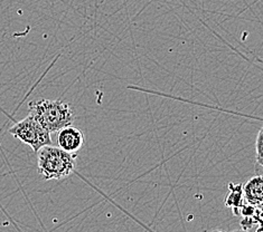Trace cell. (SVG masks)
Returning a JSON list of instances; mask_svg holds the SVG:
<instances>
[{
    "label": "cell",
    "mask_w": 263,
    "mask_h": 232,
    "mask_svg": "<svg viewBox=\"0 0 263 232\" xmlns=\"http://www.w3.org/2000/svg\"><path fill=\"white\" fill-rule=\"evenodd\" d=\"M32 115L49 134L56 133L74 122V112L70 104L62 99L42 98L29 103Z\"/></svg>",
    "instance_id": "cell-1"
},
{
    "label": "cell",
    "mask_w": 263,
    "mask_h": 232,
    "mask_svg": "<svg viewBox=\"0 0 263 232\" xmlns=\"http://www.w3.org/2000/svg\"><path fill=\"white\" fill-rule=\"evenodd\" d=\"M37 153V171L45 181L61 180L71 175L77 167V154L65 152L51 144L41 147Z\"/></svg>",
    "instance_id": "cell-2"
},
{
    "label": "cell",
    "mask_w": 263,
    "mask_h": 232,
    "mask_svg": "<svg viewBox=\"0 0 263 232\" xmlns=\"http://www.w3.org/2000/svg\"><path fill=\"white\" fill-rule=\"evenodd\" d=\"M8 132L17 140L32 147L34 152L52 143L51 134L32 115H28L24 120L15 123Z\"/></svg>",
    "instance_id": "cell-3"
},
{
    "label": "cell",
    "mask_w": 263,
    "mask_h": 232,
    "mask_svg": "<svg viewBox=\"0 0 263 232\" xmlns=\"http://www.w3.org/2000/svg\"><path fill=\"white\" fill-rule=\"evenodd\" d=\"M56 141H58V146L65 152L77 154L81 147L84 145V134L83 132L78 128L68 125L59 132H56Z\"/></svg>",
    "instance_id": "cell-4"
},
{
    "label": "cell",
    "mask_w": 263,
    "mask_h": 232,
    "mask_svg": "<svg viewBox=\"0 0 263 232\" xmlns=\"http://www.w3.org/2000/svg\"><path fill=\"white\" fill-rule=\"evenodd\" d=\"M244 202L261 209L263 203V179L258 174L250 178L246 184H242Z\"/></svg>",
    "instance_id": "cell-5"
},
{
    "label": "cell",
    "mask_w": 263,
    "mask_h": 232,
    "mask_svg": "<svg viewBox=\"0 0 263 232\" xmlns=\"http://www.w3.org/2000/svg\"><path fill=\"white\" fill-rule=\"evenodd\" d=\"M246 203L243 198L242 184H229V193L225 198V205L229 206L233 211L234 216H240L241 206Z\"/></svg>",
    "instance_id": "cell-6"
},
{
    "label": "cell",
    "mask_w": 263,
    "mask_h": 232,
    "mask_svg": "<svg viewBox=\"0 0 263 232\" xmlns=\"http://www.w3.org/2000/svg\"><path fill=\"white\" fill-rule=\"evenodd\" d=\"M262 144H263V130L261 129L255 139V158H256V165L259 166H262L263 164Z\"/></svg>",
    "instance_id": "cell-7"
},
{
    "label": "cell",
    "mask_w": 263,
    "mask_h": 232,
    "mask_svg": "<svg viewBox=\"0 0 263 232\" xmlns=\"http://www.w3.org/2000/svg\"><path fill=\"white\" fill-rule=\"evenodd\" d=\"M256 232H262V228H261V224L259 225V228H258V230H256Z\"/></svg>",
    "instance_id": "cell-8"
},
{
    "label": "cell",
    "mask_w": 263,
    "mask_h": 232,
    "mask_svg": "<svg viewBox=\"0 0 263 232\" xmlns=\"http://www.w3.org/2000/svg\"><path fill=\"white\" fill-rule=\"evenodd\" d=\"M233 232H249V231H244V230H235Z\"/></svg>",
    "instance_id": "cell-9"
},
{
    "label": "cell",
    "mask_w": 263,
    "mask_h": 232,
    "mask_svg": "<svg viewBox=\"0 0 263 232\" xmlns=\"http://www.w3.org/2000/svg\"><path fill=\"white\" fill-rule=\"evenodd\" d=\"M212 232H225V231H223V230H214V231H212Z\"/></svg>",
    "instance_id": "cell-10"
}]
</instances>
